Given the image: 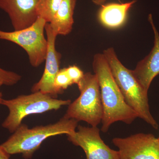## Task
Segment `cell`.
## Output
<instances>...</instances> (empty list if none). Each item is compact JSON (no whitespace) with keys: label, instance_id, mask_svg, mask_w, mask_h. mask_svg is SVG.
Returning a JSON list of instances; mask_svg holds the SVG:
<instances>
[{"label":"cell","instance_id":"5bb4252c","mask_svg":"<svg viewBox=\"0 0 159 159\" xmlns=\"http://www.w3.org/2000/svg\"><path fill=\"white\" fill-rule=\"evenodd\" d=\"M62 2V0H39L36 6L38 16L50 23Z\"/></svg>","mask_w":159,"mask_h":159},{"label":"cell","instance_id":"30bf717a","mask_svg":"<svg viewBox=\"0 0 159 159\" xmlns=\"http://www.w3.org/2000/svg\"><path fill=\"white\" fill-rule=\"evenodd\" d=\"M39 0H0V9L9 16L14 31L26 29L37 19Z\"/></svg>","mask_w":159,"mask_h":159},{"label":"cell","instance_id":"e0dca14e","mask_svg":"<svg viewBox=\"0 0 159 159\" xmlns=\"http://www.w3.org/2000/svg\"><path fill=\"white\" fill-rule=\"evenodd\" d=\"M66 70L74 84H77L84 75L83 72L76 66H70Z\"/></svg>","mask_w":159,"mask_h":159},{"label":"cell","instance_id":"2e32d148","mask_svg":"<svg viewBox=\"0 0 159 159\" xmlns=\"http://www.w3.org/2000/svg\"><path fill=\"white\" fill-rule=\"evenodd\" d=\"M21 79V76L12 71L6 70L0 67V85L12 86Z\"/></svg>","mask_w":159,"mask_h":159},{"label":"cell","instance_id":"7c38bea8","mask_svg":"<svg viewBox=\"0 0 159 159\" xmlns=\"http://www.w3.org/2000/svg\"><path fill=\"white\" fill-rule=\"evenodd\" d=\"M136 0L129 2L118 4L109 3L102 5L98 12L100 22L108 29H117L125 23L129 9Z\"/></svg>","mask_w":159,"mask_h":159},{"label":"cell","instance_id":"9a60e30c","mask_svg":"<svg viewBox=\"0 0 159 159\" xmlns=\"http://www.w3.org/2000/svg\"><path fill=\"white\" fill-rule=\"evenodd\" d=\"M74 84L67 73L66 68L60 69L57 73L54 81V87L56 93H62L65 90Z\"/></svg>","mask_w":159,"mask_h":159},{"label":"cell","instance_id":"44dd1931","mask_svg":"<svg viewBox=\"0 0 159 159\" xmlns=\"http://www.w3.org/2000/svg\"><path fill=\"white\" fill-rule=\"evenodd\" d=\"M158 139V140H159V138Z\"/></svg>","mask_w":159,"mask_h":159},{"label":"cell","instance_id":"277c9868","mask_svg":"<svg viewBox=\"0 0 159 159\" xmlns=\"http://www.w3.org/2000/svg\"><path fill=\"white\" fill-rule=\"evenodd\" d=\"M71 102L70 99H57L40 92L20 95L14 99H3L2 105L8 108L9 113L2 126L13 133L22 123L23 119L29 115L57 110Z\"/></svg>","mask_w":159,"mask_h":159},{"label":"cell","instance_id":"7a4b0ae2","mask_svg":"<svg viewBox=\"0 0 159 159\" xmlns=\"http://www.w3.org/2000/svg\"><path fill=\"white\" fill-rule=\"evenodd\" d=\"M78 121L63 117L57 122L30 129L22 123L0 146L9 154H21L25 159L31 158L46 139L59 135L70 134L76 131Z\"/></svg>","mask_w":159,"mask_h":159},{"label":"cell","instance_id":"4fadbf2b","mask_svg":"<svg viewBox=\"0 0 159 159\" xmlns=\"http://www.w3.org/2000/svg\"><path fill=\"white\" fill-rule=\"evenodd\" d=\"M76 0H62L51 22V29L56 35H66L73 29Z\"/></svg>","mask_w":159,"mask_h":159},{"label":"cell","instance_id":"d6986e66","mask_svg":"<svg viewBox=\"0 0 159 159\" xmlns=\"http://www.w3.org/2000/svg\"><path fill=\"white\" fill-rule=\"evenodd\" d=\"M106 1V0H93V3L98 6L99 5L102 6L105 2Z\"/></svg>","mask_w":159,"mask_h":159},{"label":"cell","instance_id":"ba28073f","mask_svg":"<svg viewBox=\"0 0 159 159\" xmlns=\"http://www.w3.org/2000/svg\"><path fill=\"white\" fill-rule=\"evenodd\" d=\"M97 127L78 125L77 131L67 135L68 140L84 152L87 159H120L118 151L105 144Z\"/></svg>","mask_w":159,"mask_h":159},{"label":"cell","instance_id":"ac0fdd59","mask_svg":"<svg viewBox=\"0 0 159 159\" xmlns=\"http://www.w3.org/2000/svg\"><path fill=\"white\" fill-rule=\"evenodd\" d=\"M10 156L11 155L0 146V159H10Z\"/></svg>","mask_w":159,"mask_h":159},{"label":"cell","instance_id":"6da1fadb","mask_svg":"<svg viewBox=\"0 0 159 159\" xmlns=\"http://www.w3.org/2000/svg\"><path fill=\"white\" fill-rule=\"evenodd\" d=\"M93 68L99 82L103 107L101 131L106 133L118 121L131 124L138 115L125 102L103 54L94 56Z\"/></svg>","mask_w":159,"mask_h":159},{"label":"cell","instance_id":"5b68a950","mask_svg":"<svg viewBox=\"0 0 159 159\" xmlns=\"http://www.w3.org/2000/svg\"><path fill=\"white\" fill-rule=\"evenodd\" d=\"M80 95L69 105L63 117L84 121L93 127L102 122L103 107L97 76L90 72L84 74L77 84Z\"/></svg>","mask_w":159,"mask_h":159},{"label":"cell","instance_id":"8992f818","mask_svg":"<svg viewBox=\"0 0 159 159\" xmlns=\"http://www.w3.org/2000/svg\"><path fill=\"white\" fill-rule=\"evenodd\" d=\"M47 22L38 17L31 25L13 31L0 30V39L14 43L26 51L32 66L38 67L45 61L48 43L44 35Z\"/></svg>","mask_w":159,"mask_h":159},{"label":"cell","instance_id":"9c48e42d","mask_svg":"<svg viewBox=\"0 0 159 159\" xmlns=\"http://www.w3.org/2000/svg\"><path fill=\"white\" fill-rule=\"evenodd\" d=\"M45 31L48 47L44 70L41 78L33 85L31 91L32 93L40 92L48 94L56 98L57 95L54 89V81L60 70L61 55L56 50L55 43L57 35L53 32L49 23L46 24Z\"/></svg>","mask_w":159,"mask_h":159},{"label":"cell","instance_id":"3957f363","mask_svg":"<svg viewBox=\"0 0 159 159\" xmlns=\"http://www.w3.org/2000/svg\"><path fill=\"white\" fill-rule=\"evenodd\" d=\"M102 54L125 102L136 112L139 118L157 129L158 124L151 113L148 92L140 84L132 70H129L122 65L113 48L104 50Z\"/></svg>","mask_w":159,"mask_h":159},{"label":"cell","instance_id":"ffe728a7","mask_svg":"<svg viewBox=\"0 0 159 159\" xmlns=\"http://www.w3.org/2000/svg\"><path fill=\"white\" fill-rule=\"evenodd\" d=\"M1 86L0 85V105H2V102L3 101V95L2 93V92L1 91Z\"/></svg>","mask_w":159,"mask_h":159},{"label":"cell","instance_id":"52a82bcc","mask_svg":"<svg viewBox=\"0 0 159 159\" xmlns=\"http://www.w3.org/2000/svg\"><path fill=\"white\" fill-rule=\"evenodd\" d=\"M120 159H159V141L151 134L139 133L113 139Z\"/></svg>","mask_w":159,"mask_h":159},{"label":"cell","instance_id":"8fae6325","mask_svg":"<svg viewBox=\"0 0 159 159\" xmlns=\"http://www.w3.org/2000/svg\"><path fill=\"white\" fill-rule=\"evenodd\" d=\"M148 19L154 34L153 48L149 54L139 61L132 70L140 84L147 92L154 78L159 74V34L151 14L149 15Z\"/></svg>","mask_w":159,"mask_h":159}]
</instances>
